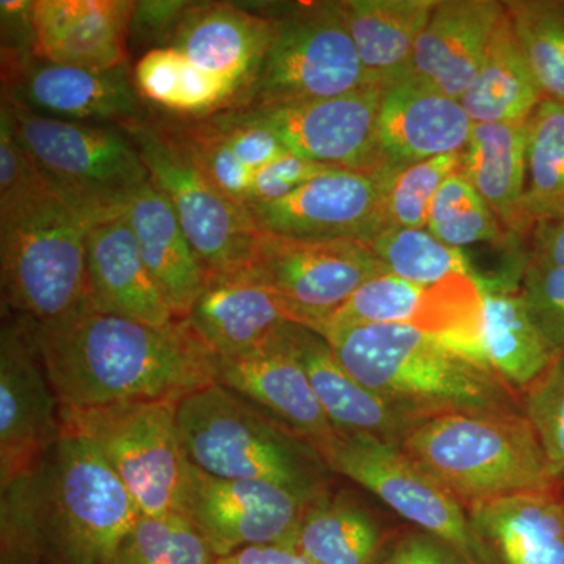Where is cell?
<instances>
[{
  "instance_id": "20",
  "label": "cell",
  "mask_w": 564,
  "mask_h": 564,
  "mask_svg": "<svg viewBox=\"0 0 564 564\" xmlns=\"http://www.w3.org/2000/svg\"><path fill=\"white\" fill-rule=\"evenodd\" d=\"M473 128L474 121L458 99L413 69L383 87L377 139L386 165L393 170L462 152Z\"/></svg>"
},
{
  "instance_id": "48",
  "label": "cell",
  "mask_w": 564,
  "mask_h": 564,
  "mask_svg": "<svg viewBox=\"0 0 564 564\" xmlns=\"http://www.w3.org/2000/svg\"><path fill=\"white\" fill-rule=\"evenodd\" d=\"M377 564H477L454 545L414 529L383 544Z\"/></svg>"
},
{
  "instance_id": "3",
  "label": "cell",
  "mask_w": 564,
  "mask_h": 564,
  "mask_svg": "<svg viewBox=\"0 0 564 564\" xmlns=\"http://www.w3.org/2000/svg\"><path fill=\"white\" fill-rule=\"evenodd\" d=\"M177 425L193 466L215 477L269 481L317 499L329 467L310 440L214 383L177 403Z\"/></svg>"
},
{
  "instance_id": "14",
  "label": "cell",
  "mask_w": 564,
  "mask_h": 564,
  "mask_svg": "<svg viewBox=\"0 0 564 564\" xmlns=\"http://www.w3.org/2000/svg\"><path fill=\"white\" fill-rule=\"evenodd\" d=\"M63 433L61 403L44 369L32 322L0 334V488L40 469Z\"/></svg>"
},
{
  "instance_id": "11",
  "label": "cell",
  "mask_w": 564,
  "mask_h": 564,
  "mask_svg": "<svg viewBox=\"0 0 564 564\" xmlns=\"http://www.w3.org/2000/svg\"><path fill=\"white\" fill-rule=\"evenodd\" d=\"M237 273L261 282L281 300L293 323L317 333L364 282L389 272L370 245L359 240L261 232L250 261Z\"/></svg>"
},
{
  "instance_id": "44",
  "label": "cell",
  "mask_w": 564,
  "mask_h": 564,
  "mask_svg": "<svg viewBox=\"0 0 564 564\" xmlns=\"http://www.w3.org/2000/svg\"><path fill=\"white\" fill-rule=\"evenodd\" d=\"M47 191L13 131L9 109H0V207Z\"/></svg>"
},
{
  "instance_id": "30",
  "label": "cell",
  "mask_w": 564,
  "mask_h": 564,
  "mask_svg": "<svg viewBox=\"0 0 564 564\" xmlns=\"http://www.w3.org/2000/svg\"><path fill=\"white\" fill-rule=\"evenodd\" d=\"M527 122H474L462 151V172L496 214L505 231L532 237L522 215L527 176Z\"/></svg>"
},
{
  "instance_id": "28",
  "label": "cell",
  "mask_w": 564,
  "mask_h": 564,
  "mask_svg": "<svg viewBox=\"0 0 564 564\" xmlns=\"http://www.w3.org/2000/svg\"><path fill=\"white\" fill-rule=\"evenodd\" d=\"M124 214L155 288L176 321H185L207 282L206 269L173 207L151 181L133 192Z\"/></svg>"
},
{
  "instance_id": "34",
  "label": "cell",
  "mask_w": 564,
  "mask_h": 564,
  "mask_svg": "<svg viewBox=\"0 0 564 564\" xmlns=\"http://www.w3.org/2000/svg\"><path fill=\"white\" fill-rule=\"evenodd\" d=\"M133 82L143 101L193 120L232 109L239 101L231 82L199 68L172 47L144 52L133 68Z\"/></svg>"
},
{
  "instance_id": "38",
  "label": "cell",
  "mask_w": 564,
  "mask_h": 564,
  "mask_svg": "<svg viewBox=\"0 0 564 564\" xmlns=\"http://www.w3.org/2000/svg\"><path fill=\"white\" fill-rule=\"evenodd\" d=\"M426 229L441 242L459 250L478 243L521 240L505 231L491 207L462 172L452 174L437 192Z\"/></svg>"
},
{
  "instance_id": "25",
  "label": "cell",
  "mask_w": 564,
  "mask_h": 564,
  "mask_svg": "<svg viewBox=\"0 0 564 564\" xmlns=\"http://www.w3.org/2000/svg\"><path fill=\"white\" fill-rule=\"evenodd\" d=\"M288 336L336 432L367 434L400 447L404 436L423 421L359 384L321 334L291 323Z\"/></svg>"
},
{
  "instance_id": "40",
  "label": "cell",
  "mask_w": 564,
  "mask_h": 564,
  "mask_svg": "<svg viewBox=\"0 0 564 564\" xmlns=\"http://www.w3.org/2000/svg\"><path fill=\"white\" fill-rule=\"evenodd\" d=\"M462 170V152L440 155L399 170L388 195L389 228H426L437 192Z\"/></svg>"
},
{
  "instance_id": "49",
  "label": "cell",
  "mask_w": 564,
  "mask_h": 564,
  "mask_svg": "<svg viewBox=\"0 0 564 564\" xmlns=\"http://www.w3.org/2000/svg\"><path fill=\"white\" fill-rule=\"evenodd\" d=\"M214 564H310L295 543L250 545L220 556Z\"/></svg>"
},
{
  "instance_id": "32",
  "label": "cell",
  "mask_w": 564,
  "mask_h": 564,
  "mask_svg": "<svg viewBox=\"0 0 564 564\" xmlns=\"http://www.w3.org/2000/svg\"><path fill=\"white\" fill-rule=\"evenodd\" d=\"M545 99L503 11L477 76L459 99L474 122H527Z\"/></svg>"
},
{
  "instance_id": "12",
  "label": "cell",
  "mask_w": 564,
  "mask_h": 564,
  "mask_svg": "<svg viewBox=\"0 0 564 564\" xmlns=\"http://www.w3.org/2000/svg\"><path fill=\"white\" fill-rule=\"evenodd\" d=\"M317 451L333 474L372 492L415 529L454 545L470 562L486 564L464 505L402 447L337 432Z\"/></svg>"
},
{
  "instance_id": "37",
  "label": "cell",
  "mask_w": 564,
  "mask_h": 564,
  "mask_svg": "<svg viewBox=\"0 0 564 564\" xmlns=\"http://www.w3.org/2000/svg\"><path fill=\"white\" fill-rule=\"evenodd\" d=\"M369 245L389 273L415 284L475 276L469 254L441 242L426 228H388Z\"/></svg>"
},
{
  "instance_id": "15",
  "label": "cell",
  "mask_w": 564,
  "mask_h": 564,
  "mask_svg": "<svg viewBox=\"0 0 564 564\" xmlns=\"http://www.w3.org/2000/svg\"><path fill=\"white\" fill-rule=\"evenodd\" d=\"M366 325L413 326L486 362L481 296L473 276L458 274L440 284L422 285L392 273L380 274L364 282L317 334Z\"/></svg>"
},
{
  "instance_id": "50",
  "label": "cell",
  "mask_w": 564,
  "mask_h": 564,
  "mask_svg": "<svg viewBox=\"0 0 564 564\" xmlns=\"http://www.w3.org/2000/svg\"><path fill=\"white\" fill-rule=\"evenodd\" d=\"M530 240V259L564 269V215L556 220L538 225Z\"/></svg>"
},
{
  "instance_id": "5",
  "label": "cell",
  "mask_w": 564,
  "mask_h": 564,
  "mask_svg": "<svg viewBox=\"0 0 564 564\" xmlns=\"http://www.w3.org/2000/svg\"><path fill=\"white\" fill-rule=\"evenodd\" d=\"M88 225L50 191L0 207L3 307L39 326L91 310Z\"/></svg>"
},
{
  "instance_id": "33",
  "label": "cell",
  "mask_w": 564,
  "mask_h": 564,
  "mask_svg": "<svg viewBox=\"0 0 564 564\" xmlns=\"http://www.w3.org/2000/svg\"><path fill=\"white\" fill-rule=\"evenodd\" d=\"M293 543L310 564H377L384 541L366 507L329 489L311 505Z\"/></svg>"
},
{
  "instance_id": "2",
  "label": "cell",
  "mask_w": 564,
  "mask_h": 564,
  "mask_svg": "<svg viewBox=\"0 0 564 564\" xmlns=\"http://www.w3.org/2000/svg\"><path fill=\"white\" fill-rule=\"evenodd\" d=\"M344 369L419 419L448 413H524L488 364L413 326L366 325L322 336Z\"/></svg>"
},
{
  "instance_id": "16",
  "label": "cell",
  "mask_w": 564,
  "mask_h": 564,
  "mask_svg": "<svg viewBox=\"0 0 564 564\" xmlns=\"http://www.w3.org/2000/svg\"><path fill=\"white\" fill-rule=\"evenodd\" d=\"M399 170L337 169L272 203L252 204L256 228L296 239L370 243L389 228L388 195Z\"/></svg>"
},
{
  "instance_id": "10",
  "label": "cell",
  "mask_w": 564,
  "mask_h": 564,
  "mask_svg": "<svg viewBox=\"0 0 564 564\" xmlns=\"http://www.w3.org/2000/svg\"><path fill=\"white\" fill-rule=\"evenodd\" d=\"M272 20L261 73L239 107L337 98L369 85L339 2L300 3Z\"/></svg>"
},
{
  "instance_id": "27",
  "label": "cell",
  "mask_w": 564,
  "mask_h": 564,
  "mask_svg": "<svg viewBox=\"0 0 564 564\" xmlns=\"http://www.w3.org/2000/svg\"><path fill=\"white\" fill-rule=\"evenodd\" d=\"M185 322L215 356L256 350L293 323L281 300L243 273L207 278Z\"/></svg>"
},
{
  "instance_id": "24",
  "label": "cell",
  "mask_w": 564,
  "mask_h": 564,
  "mask_svg": "<svg viewBox=\"0 0 564 564\" xmlns=\"http://www.w3.org/2000/svg\"><path fill=\"white\" fill-rule=\"evenodd\" d=\"M486 564H564V497L519 492L466 507Z\"/></svg>"
},
{
  "instance_id": "43",
  "label": "cell",
  "mask_w": 564,
  "mask_h": 564,
  "mask_svg": "<svg viewBox=\"0 0 564 564\" xmlns=\"http://www.w3.org/2000/svg\"><path fill=\"white\" fill-rule=\"evenodd\" d=\"M521 291L538 329L555 359H564V269L530 259Z\"/></svg>"
},
{
  "instance_id": "17",
  "label": "cell",
  "mask_w": 564,
  "mask_h": 564,
  "mask_svg": "<svg viewBox=\"0 0 564 564\" xmlns=\"http://www.w3.org/2000/svg\"><path fill=\"white\" fill-rule=\"evenodd\" d=\"M381 95L380 85H366L337 98L231 110L269 129L291 154L334 169L377 172L391 169L378 148Z\"/></svg>"
},
{
  "instance_id": "47",
  "label": "cell",
  "mask_w": 564,
  "mask_h": 564,
  "mask_svg": "<svg viewBox=\"0 0 564 564\" xmlns=\"http://www.w3.org/2000/svg\"><path fill=\"white\" fill-rule=\"evenodd\" d=\"M191 2L181 0H144L135 2L131 28H129V47H147V52L169 47L173 33L180 24L182 14Z\"/></svg>"
},
{
  "instance_id": "36",
  "label": "cell",
  "mask_w": 564,
  "mask_h": 564,
  "mask_svg": "<svg viewBox=\"0 0 564 564\" xmlns=\"http://www.w3.org/2000/svg\"><path fill=\"white\" fill-rule=\"evenodd\" d=\"M503 7L545 98L564 104V0H507Z\"/></svg>"
},
{
  "instance_id": "45",
  "label": "cell",
  "mask_w": 564,
  "mask_h": 564,
  "mask_svg": "<svg viewBox=\"0 0 564 564\" xmlns=\"http://www.w3.org/2000/svg\"><path fill=\"white\" fill-rule=\"evenodd\" d=\"M333 170L337 169L289 152L269 165L256 170L248 191L247 207L285 198L307 182Z\"/></svg>"
},
{
  "instance_id": "26",
  "label": "cell",
  "mask_w": 564,
  "mask_h": 564,
  "mask_svg": "<svg viewBox=\"0 0 564 564\" xmlns=\"http://www.w3.org/2000/svg\"><path fill=\"white\" fill-rule=\"evenodd\" d=\"M503 11L499 0H437L415 44L411 69L459 101L477 76Z\"/></svg>"
},
{
  "instance_id": "18",
  "label": "cell",
  "mask_w": 564,
  "mask_h": 564,
  "mask_svg": "<svg viewBox=\"0 0 564 564\" xmlns=\"http://www.w3.org/2000/svg\"><path fill=\"white\" fill-rule=\"evenodd\" d=\"M3 101L43 117L121 126L147 118L129 65L106 70L54 65L33 55L2 66Z\"/></svg>"
},
{
  "instance_id": "51",
  "label": "cell",
  "mask_w": 564,
  "mask_h": 564,
  "mask_svg": "<svg viewBox=\"0 0 564 564\" xmlns=\"http://www.w3.org/2000/svg\"><path fill=\"white\" fill-rule=\"evenodd\" d=\"M560 491H562L564 497V480L562 481V484H560Z\"/></svg>"
},
{
  "instance_id": "8",
  "label": "cell",
  "mask_w": 564,
  "mask_h": 564,
  "mask_svg": "<svg viewBox=\"0 0 564 564\" xmlns=\"http://www.w3.org/2000/svg\"><path fill=\"white\" fill-rule=\"evenodd\" d=\"M174 400L69 410L62 426L90 443L131 492L141 514H181L188 462Z\"/></svg>"
},
{
  "instance_id": "21",
  "label": "cell",
  "mask_w": 564,
  "mask_h": 564,
  "mask_svg": "<svg viewBox=\"0 0 564 564\" xmlns=\"http://www.w3.org/2000/svg\"><path fill=\"white\" fill-rule=\"evenodd\" d=\"M131 0H33L36 57L106 70L129 65Z\"/></svg>"
},
{
  "instance_id": "46",
  "label": "cell",
  "mask_w": 564,
  "mask_h": 564,
  "mask_svg": "<svg viewBox=\"0 0 564 564\" xmlns=\"http://www.w3.org/2000/svg\"><path fill=\"white\" fill-rule=\"evenodd\" d=\"M209 118L237 159L252 172L289 154L284 144L269 129L245 120L236 110L220 111Z\"/></svg>"
},
{
  "instance_id": "19",
  "label": "cell",
  "mask_w": 564,
  "mask_h": 564,
  "mask_svg": "<svg viewBox=\"0 0 564 564\" xmlns=\"http://www.w3.org/2000/svg\"><path fill=\"white\" fill-rule=\"evenodd\" d=\"M289 325L256 350L217 356L215 383L302 434L317 448L337 432L293 351L288 336Z\"/></svg>"
},
{
  "instance_id": "29",
  "label": "cell",
  "mask_w": 564,
  "mask_h": 564,
  "mask_svg": "<svg viewBox=\"0 0 564 564\" xmlns=\"http://www.w3.org/2000/svg\"><path fill=\"white\" fill-rule=\"evenodd\" d=\"M481 296V348L486 362L522 397L555 361L538 329L521 281L477 276Z\"/></svg>"
},
{
  "instance_id": "31",
  "label": "cell",
  "mask_w": 564,
  "mask_h": 564,
  "mask_svg": "<svg viewBox=\"0 0 564 564\" xmlns=\"http://www.w3.org/2000/svg\"><path fill=\"white\" fill-rule=\"evenodd\" d=\"M437 0H343L345 25L369 85L384 87L411 69L419 36Z\"/></svg>"
},
{
  "instance_id": "6",
  "label": "cell",
  "mask_w": 564,
  "mask_h": 564,
  "mask_svg": "<svg viewBox=\"0 0 564 564\" xmlns=\"http://www.w3.org/2000/svg\"><path fill=\"white\" fill-rule=\"evenodd\" d=\"M44 564H111L141 511L120 477L84 437L61 441L32 474Z\"/></svg>"
},
{
  "instance_id": "35",
  "label": "cell",
  "mask_w": 564,
  "mask_h": 564,
  "mask_svg": "<svg viewBox=\"0 0 564 564\" xmlns=\"http://www.w3.org/2000/svg\"><path fill=\"white\" fill-rule=\"evenodd\" d=\"M522 215L532 234L564 215V104L554 99H543L529 120Z\"/></svg>"
},
{
  "instance_id": "39",
  "label": "cell",
  "mask_w": 564,
  "mask_h": 564,
  "mask_svg": "<svg viewBox=\"0 0 564 564\" xmlns=\"http://www.w3.org/2000/svg\"><path fill=\"white\" fill-rule=\"evenodd\" d=\"M217 556L181 514H141L111 564H214Z\"/></svg>"
},
{
  "instance_id": "22",
  "label": "cell",
  "mask_w": 564,
  "mask_h": 564,
  "mask_svg": "<svg viewBox=\"0 0 564 564\" xmlns=\"http://www.w3.org/2000/svg\"><path fill=\"white\" fill-rule=\"evenodd\" d=\"M272 18L228 2L193 3L182 14L170 41L196 66L231 82L239 91L236 107L250 95L269 52Z\"/></svg>"
},
{
  "instance_id": "23",
  "label": "cell",
  "mask_w": 564,
  "mask_h": 564,
  "mask_svg": "<svg viewBox=\"0 0 564 564\" xmlns=\"http://www.w3.org/2000/svg\"><path fill=\"white\" fill-rule=\"evenodd\" d=\"M87 273L93 311L155 328L176 321L144 265L124 210L88 225Z\"/></svg>"
},
{
  "instance_id": "42",
  "label": "cell",
  "mask_w": 564,
  "mask_h": 564,
  "mask_svg": "<svg viewBox=\"0 0 564 564\" xmlns=\"http://www.w3.org/2000/svg\"><path fill=\"white\" fill-rule=\"evenodd\" d=\"M524 414L540 437L552 477L564 480V359L552 366L524 393Z\"/></svg>"
},
{
  "instance_id": "13",
  "label": "cell",
  "mask_w": 564,
  "mask_h": 564,
  "mask_svg": "<svg viewBox=\"0 0 564 564\" xmlns=\"http://www.w3.org/2000/svg\"><path fill=\"white\" fill-rule=\"evenodd\" d=\"M317 499L269 481L215 477L191 463L181 516L220 558L250 545L293 543Z\"/></svg>"
},
{
  "instance_id": "9",
  "label": "cell",
  "mask_w": 564,
  "mask_h": 564,
  "mask_svg": "<svg viewBox=\"0 0 564 564\" xmlns=\"http://www.w3.org/2000/svg\"><path fill=\"white\" fill-rule=\"evenodd\" d=\"M118 128L139 151L155 191L173 207L207 278L245 269L261 231L247 207L207 181L172 122L147 117Z\"/></svg>"
},
{
  "instance_id": "7",
  "label": "cell",
  "mask_w": 564,
  "mask_h": 564,
  "mask_svg": "<svg viewBox=\"0 0 564 564\" xmlns=\"http://www.w3.org/2000/svg\"><path fill=\"white\" fill-rule=\"evenodd\" d=\"M2 104L47 191L85 220L124 209L150 181L139 151L118 126L57 120Z\"/></svg>"
},
{
  "instance_id": "41",
  "label": "cell",
  "mask_w": 564,
  "mask_h": 564,
  "mask_svg": "<svg viewBox=\"0 0 564 564\" xmlns=\"http://www.w3.org/2000/svg\"><path fill=\"white\" fill-rule=\"evenodd\" d=\"M172 124L207 181L223 196L247 207L254 172L237 159L214 121L207 117L202 120L173 121Z\"/></svg>"
},
{
  "instance_id": "1",
  "label": "cell",
  "mask_w": 564,
  "mask_h": 564,
  "mask_svg": "<svg viewBox=\"0 0 564 564\" xmlns=\"http://www.w3.org/2000/svg\"><path fill=\"white\" fill-rule=\"evenodd\" d=\"M33 336L61 408L174 400L215 383L214 355L185 321L165 328L84 311Z\"/></svg>"
},
{
  "instance_id": "4",
  "label": "cell",
  "mask_w": 564,
  "mask_h": 564,
  "mask_svg": "<svg viewBox=\"0 0 564 564\" xmlns=\"http://www.w3.org/2000/svg\"><path fill=\"white\" fill-rule=\"evenodd\" d=\"M464 505L551 491L547 456L524 413H448L423 419L400 444Z\"/></svg>"
}]
</instances>
